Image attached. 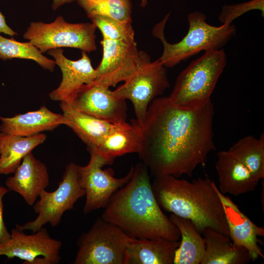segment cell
I'll list each match as a JSON object with an SVG mask.
<instances>
[{
    "mask_svg": "<svg viewBox=\"0 0 264 264\" xmlns=\"http://www.w3.org/2000/svg\"><path fill=\"white\" fill-rule=\"evenodd\" d=\"M214 114L212 101L192 110L173 105L166 96L151 102L138 154L154 177H190L198 166H205L209 154L216 150Z\"/></svg>",
    "mask_w": 264,
    "mask_h": 264,
    "instance_id": "cell-1",
    "label": "cell"
},
{
    "mask_svg": "<svg viewBox=\"0 0 264 264\" xmlns=\"http://www.w3.org/2000/svg\"><path fill=\"white\" fill-rule=\"evenodd\" d=\"M101 218L136 239L178 241L180 233L159 206L153 192L149 170L137 163L130 180L111 197Z\"/></svg>",
    "mask_w": 264,
    "mask_h": 264,
    "instance_id": "cell-2",
    "label": "cell"
},
{
    "mask_svg": "<svg viewBox=\"0 0 264 264\" xmlns=\"http://www.w3.org/2000/svg\"><path fill=\"white\" fill-rule=\"evenodd\" d=\"M208 176L192 181L171 175L155 177L152 187L160 208L190 220L201 234L212 228L229 237L221 200Z\"/></svg>",
    "mask_w": 264,
    "mask_h": 264,
    "instance_id": "cell-3",
    "label": "cell"
},
{
    "mask_svg": "<svg viewBox=\"0 0 264 264\" xmlns=\"http://www.w3.org/2000/svg\"><path fill=\"white\" fill-rule=\"evenodd\" d=\"M170 13L153 28V36L161 41L163 50L158 59L166 67H172L201 51L221 49L236 34L233 24L214 26L208 23L206 16L199 11L187 16L189 24L186 35L177 43L171 44L165 39L164 31Z\"/></svg>",
    "mask_w": 264,
    "mask_h": 264,
    "instance_id": "cell-4",
    "label": "cell"
},
{
    "mask_svg": "<svg viewBox=\"0 0 264 264\" xmlns=\"http://www.w3.org/2000/svg\"><path fill=\"white\" fill-rule=\"evenodd\" d=\"M227 65L223 49L211 50L190 63L177 76L168 98L185 110L201 108L211 101L217 83Z\"/></svg>",
    "mask_w": 264,
    "mask_h": 264,
    "instance_id": "cell-5",
    "label": "cell"
},
{
    "mask_svg": "<svg viewBox=\"0 0 264 264\" xmlns=\"http://www.w3.org/2000/svg\"><path fill=\"white\" fill-rule=\"evenodd\" d=\"M170 86L166 67L159 60L152 62L150 56L140 51V64L135 72L113 90L119 98L132 103L136 121L143 128L150 104Z\"/></svg>",
    "mask_w": 264,
    "mask_h": 264,
    "instance_id": "cell-6",
    "label": "cell"
},
{
    "mask_svg": "<svg viewBox=\"0 0 264 264\" xmlns=\"http://www.w3.org/2000/svg\"><path fill=\"white\" fill-rule=\"evenodd\" d=\"M96 26L92 23H71L62 16L50 23L32 22L23 37L42 53L64 47L75 48L87 53L97 49Z\"/></svg>",
    "mask_w": 264,
    "mask_h": 264,
    "instance_id": "cell-7",
    "label": "cell"
},
{
    "mask_svg": "<svg viewBox=\"0 0 264 264\" xmlns=\"http://www.w3.org/2000/svg\"><path fill=\"white\" fill-rule=\"evenodd\" d=\"M131 238L114 224L98 218L79 238L78 249L72 264H125Z\"/></svg>",
    "mask_w": 264,
    "mask_h": 264,
    "instance_id": "cell-8",
    "label": "cell"
},
{
    "mask_svg": "<svg viewBox=\"0 0 264 264\" xmlns=\"http://www.w3.org/2000/svg\"><path fill=\"white\" fill-rule=\"evenodd\" d=\"M77 164L71 162L65 168L62 180L57 188L52 192L44 190L33 205L38 214L37 218L23 225L17 224L21 230H29L35 232L45 224L52 227L59 225L65 212L72 210L77 200L85 196L78 181Z\"/></svg>",
    "mask_w": 264,
    "mask_h": 264,
    "instance_id": "cell-9",
    "label": "cell"
},
{
    "mask_svg": "<svg viewBox=\"0 0 264 264\" xmlns=\"http://www.w3.org/2000/svg\"><path fill=\"white\" fill-rule=\"evenodd\" d=\"M85 166L77 165L78 181L86 197L83 212L87 214L101 208H105L112 195L124 186L131 178L133 166L128 174L121 178L114 177L113 169L102 168L110 164L102 156L94 153Z\"/></svg>",
    "mask_w": 264,
    "mask_h": 264,
    "instance_id": "cell-10",
    "label": "cell"
},
{
    "mask_svg": "<svg viewBox=\"0 0 264 264\" xmlns=\"http://www.w3.org/2000/svg\"><path fill=\"white\" fill-rule=\"evenodd\" d=\"M10 239L0 244V256L8 259L18 258L27 264H58L62 243L52 238L42 227L31 234H26L17 227L12 229Z\"/></svg>",
    "mask_w": 264,
    "mask_h": 264,
    "instance_id": "cell-11",
    "label": "cell"
},
{
    "mask_svg": "<svg viewBox=\"0 0 264 264\" xmlns=\"http://www.w3.org/2000/svg\"><path fill=\"white\" fill-rule=\"evenodd\" d=\"M103 56L95 69L96 79L107 87H115L125 81L138 68L140 64V51L134 38L110 40L103 38L100 42Z\"/></svg>",
    "mask_w": 264,
    "mask_h": 264,
    "instance_id": "cell-12",
    "label": "cell"
},
{
    "mask_svg": "<svg viewBox=\"0 0 264 264\" xmlns=\"http://www.w3.org/2000/svg\"><path fill=\"white\" fill-rule=\"evenodd\" d=\"M68 104L82 112L112 124L127 122L126 100L115 96L109 87L96 81L83 86Z\"/></svg>",
    "mask_w": 264,
    "mask_h": 264,
    "instance_id": "cell-13",
    "label": "cell"
},
{
    "mask_svg": "<svg viewBox=\"0 0 264 264\" xmlns=\"http://www.w3.org/2000/svg\"><path fill=\"white\" fill-rule=\"evenodd\" d=\"M47 54L54 58L62 73L59 86L49 94L52 100L70 104L83 86L95 81V69L87 52L82 51L81 57L77 60L67 58L61 48L49 50Z\"/></svg>",
    "mask_w": 264,
    "mask_h": 264,
    "instance_id": "cell-14",
    "label": "cell"
},
{
    "mask_svg": "<svg viewBox=\"0 0 264 264\" xmlns=\"http://www.w3.org/2000/svg\"><path fill=\"white\" fill-rule=\"evenodd\" d=\"M213 187L221 200L232 243L245 248L252 261L259 258L264 259L258 237L264 236V229L257 226L242 212L229 197L220 192L214 182Z\"/></svg>",
    "mask_w": 264,
    "mask_h": 264,
    "instance_id": "cell-15",
    "label": "cell"
},
{
    "mask_svg": "<svg viewBox=\"0 0 264 264\" xmlns=\"http://www.w3.org/2000/svg\"><path fill=\"white\" fill-rule=\"evenodd\" d=\"M13 174L6 178V187L19 194L30 206H33L49 184L46 166L32 152L24 157Z\"/></svg>",
    "mask_w": 264,
    "mask_h": 264,
    "instance_id": "cell-16",
    "label": "cell"
},
{
    "mask_svg": "<svg viewBox=\"0 0 264 264\" xmlns=\"http://www.w3.org/2000/svg\"><path fill=\"white\" fill-rule=\"evenodd\" d=\"M217 155L215 169L221 193L238 196L255 190L260 180L233 154L223 150Z\"/></svg>",
    "mask_w": 264,
    "mask_h": 264,
    "instance_id": "cell-17",
    "label": "cell"
},
{
    "mask_svg": "<svg viewBox=\"0 0 264 264\" xmlns=\"http://www.w3.org/2000/svg\"><path fill=\"white\" fill-rule=\"evenodd\" d=\"M0 132L22 136H31L51 131L65 125L63 114L54 112L46 106L12 117L0 116Z\"/></svg>",
    "mask_w": 264,
    "mask_h": 264,
    "instance_id": "cell-18",
    "label": "cell"
},
{
    "mask_svg": "<svg viewBox=\"0 0 264 264\" xmlns=\"http://www.w3.org/2000/svg\"><path fill=\"white\" fill-rule=\"evenodd\" d=\"M142 130L136 120L119 125L108 134L98 145L88 150L106 159L110 164L117 157L129 153L138 154L141 149Z\"/></svg>",
    "mask_w": 264,
    "mask_h": 264,
    "instance_id": "cell-19",
    "label": "cell"
},
{
    "mask_svg": "<svg viewBox=\"0 0 264 264\" xmlns=\"http://www.w3.org/2000/svg\"><path fill=\"white\" fill-rule=\"evenodd\" d=\"M180 242L164 238H131L127 246L125 264H174Z\"/></svg>",
    "mask_w": 264,
    "mask_h": 264,
    "instance_id": "cell-20",
    "label": "cell"
},
{
    "mask_svg": "<svg viewBox=\"0 0 264 264\" xmlns=\"http://www.w3.org/2000/svg\"><path fill=\"white\" fill-rule=\"evenodd\" d=\"M60 106L65 119L64 125L72 130L87 145V150L96 147L104 137L120 125L87 114L66 103L60 102Z\"/></svg>",
    "mask_w": 264,
    "mask_h": 264,
    "instance_id": "cell-21",
    "label": "cell"
},
{
    "mask_svg": "<svg viewBox=\"0 0 264 264\" xmlns=\"http://www.w3.org/2000/svg\"><path fill=\"white\" fill-rule=\"evenodd\" d=\"M201 235L205 248L200 264H246L252 261L248 250L234 245L229 236L209 227Z\"/></svg>",
    "mask_w": 264,
    "mask_h": 264,
    "instance_id": "cell-22",
    "label": "cell"
},
{
    "mask_svg": "<svg viewBox=\"0 0 264 264\" xmlns=\"http://www.w3.org/2000/svg\"><path fill=\"white\" fill-rule=\"evenodd\" d=\"M46 137L44 133L22 136L0 132V175L13 174L24 157L43 144Z\"/></svg>",
    "mask_w": 264,
    "mask_h": 264,
    "instance_id": "cell-23",
    "label": "cell"
},
{
    "mask_svg": "<svg viewBox=\"0 0 264 264\" xmlns=\"http://www.w3.org/2000/svg\"><path fill=\"white\" fill-rule=\"evenodd\" d=\"M169 219L180 233L181 241L175 252L174 264H200L205 243L194 223L189 219L172 213Z\"/></svg>",
    "mask_w": 264,
    "mask_h": 264,
    "instance_id": "cell-24",
    "label": "cell"
},
{
    "mask_svg": "<svg viewBox=\"0 0 264 264\" xmlns=\"http://www.w3.org/2000/svg\"><path fill=\"white\" fill-rule=\"evenodd\" d=\"M238 158L258 180L264 178V133L259 138L247 135L228 150Z\"/></svg>",
    "mask_w": 264,
    "mask_h": 264,
    "instance_id": "cell-25",
    "label": "cell"
},
{
    "mask_svg": "<svg viewBox=\"0 0 264 264\" xmlns=\"http://www.w3.org/2000/svg\"><path fill=\"white\" fill-rule=\"evenodd\" d=\"M14 58L31 60L43 68L53 72L56 63L54 60L44 56L33 44L27 42H20L13 38L8 39L0 35V60L6 61Z\"/></svg>",
    "mask_w": 264,
    "mask_h": 264,
    "instance_id": "cell-26",
    "label": "cell"
},
{
    "mask_svg": "<svg viewBox=\"0 0 264 264\" xmlns=\"http://www.w3.org/2000/svg\"><path fill=\"white\" fill-rule=\"evenodd\" d=\"M90 19L102 16L121 22L132 21L131 0H76Z\"/></svg>",
    "mask_w": 264,
    "mask_h": 264,
    "instance_id": "cell-27",
    "label": "cell"
},
{
    "mask_svg": "<svg viewBox=\"0 0 264 264\" xmlns=\"http://www.w3.org/2000/svg\"><path fill=\"white\" fill-rule=\"evenodd\" d=\"M90 20L100 30L103 38L114 41L134 38L132 21L121 22L102 16H96Z\"/></svg>",
    "mask_w": 264,
    "mask_h": 264,
    "instance_id": "cell-28",
    "label": "cell"
},
{
    "mask_svg": "<svg viewBox=\"0 0 264 264\" xmlns=\"http://www.w3.org/2000/svg\"><path fill=\"white\" fill-rule=\"evenodd\" d=\"M253 10H260L264 17V0H251L237 4L223 5L219 20L222 24H231L236 18Z\"/></svg>",
    "mask_w": 264,
    "mask_h": 264,
    "instance_id": "cell-29",
    "label": "cell"
},
{
    "mask_svg": "<svg viewBox=\"0 0 264 264\" xmlns=\"http://www.w3.org/2000/svg\"><path fill=\"white\" fill-rule=\"evenodd\" d=\"M9 191L6 187L0 186V244L6 242L11 236L5 224L3 217V198Z\"/></svg>",
    "mask_w": 264,
    "mask_h": 264,
    "instance_id": "cell-30",
    "label": "cell"
},
{
    "mask_svg": "<svg viewBox=\"0 0 264 264\" xmlns=\"http://www.w3.org/2000/svg\"><path fill=\"white\" fill-rule=\"evenodd\" d=\"M1 33L10 36L11 37L18 34L8 25L4 16L0 11V34Z\"/></svg>",
    "mask_w": 264,
    "mask_h": 264,
    "instance_id": "cell-31",
    "label": "cell"
},
{
    "mask_svg": "<svg viewBox=\"0 0 264 264\" xmlns=\"http://www.w3.org/2000/svg\"><path fill=\"white\" fill-rule=\"evenodd\" d=\"M75 0H53L52 8L53 10H56L60 6L64 4L70 3Z\"/></svg>",
    "mask_w": 264,
    "mask_h": 264,
    "instance_id": "cell-32",
    "label": "cell"
},
{
    "mask_svg": "<svg viewBox=\"0 0 264 264\" xmlns=\"http://www.w3.org/2000/svg\"><path fill=\"white\" fill-rule=\"evenodd\" d=\"M148 3V0H141L140 6L142 7H145Z\"/></svg>",
    "mask_w": 264,
    "mask_h": 264,
    "instance_id": "cell-33",
    "label": "cell"
}]
</instances>
